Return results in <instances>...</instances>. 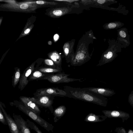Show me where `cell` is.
<instances>
[{
  "instance_id": "obj_1",
  "label": "cell",
  "mask_w": 133,
  "mask_h": 133,
  "mask_svg": "<svg viewBox=\"0 0 133 133\" xmlns=\"http://www.w3.org/2000/svg\"><path fill=\"white\" fill-rule=\"evenodd\" d=\"M69 91L71 97L86 102L106 107L108 102L105 97L85 89L84 88H72Z\"/></svg>"
},
{
  "instance_id": "obj_2",
  "label": "cell",
  "mask_w": 133,
  "mask_h": 133,
  "mask_svg": "<svg viewBox=\"0 0 133 133\" xmlns=\"http://www.w3.org/2000/svg\"><path fill=\"white\" fill-rule=\"evenodd\" d=\"M13 103V105L18 108L19 110L25 113L47 131L53 132L54 126L39 116L28 109L18 101H14Z\"/></svg>"
},
{
  "instance_id": "obj_3",
  "label": "cell",
  "mask_w": 133,
  "mask_h": 133,
  "mask_svg": "<svg viewBox=\"0 0 133 133\" xmlns=\"http://www.w3.org/2000/svg\"><path fill=\"white\" fill-rule=\"evenodd\" d=\"M5 1L7 3L3 4L2 7L12 10L22 12H34L39 6L33 3L32 0L21 2H16L13 0Z\"/></svg>"
},
{
  "instance_id": "obj_4",
  "label": "cell",
  "mask_w": 133,
  "mask_h": 133,
  "mask_svg": "<svg viewBox=\"0 0 133 133\" xmlns=\"http://www.w3.org/2000/svg\"><path fill=\"white\" fill-rule=\"evenodd\" d=\"M110 44V48L109 47L108 49L103 53L96 66H101L112 62L118 56L117 53L121 52V49H118L119 45L116 42L114 41V44H112L111 46Z\"/></svg>"
},
{
  "instance_id": "obj_5",
  "label": "cell",
  "mask_w": 133,
  "mask_h": 133,
  "mask_svg": "<svg viewBox=\"0 0 133 133\" xmlns=\"http://www.w3.org/2000/svg\"><path fill=\"white\" fill-rule=\"evenodd\" d=\"M70 75L64 73H59L56 74H47L45 76L38 79L48 80L50 82L54 83H68L75 81H78L82 82L83 78L76 79L69 78L68 77Z\"/></svg>"
},
{
  "instance_id": "obj_6",
  "label": "cell",
  "mask_w": 133,
  "mask_h": 133,
  "mask_svg": "<svg viewBox=\"0 0 133 133\" xmlns=\"http://www.w3.org/2000/svg\"><path fill=\"white\" fill-rule=\"evenodd\" d=\"M66 92L64 90L58 88H47L39 89L34 94L35 97L43 95L66 96Z\"/></svg>"
},
{
  "instance_id": "obj_7",
  "label": "cell",
  "mask_w": 133,
  "mask_h": 133,
  "mask_svg": "<svg viewBox=\"0 0 133 133\" xmlns=\"http://www.w3.org/2000/svg\"><path fill=\"white\" fill-rule=\"evenodd\" d=\"M36 62V61L32 63L25 70L21 75L18 85V89L21 91L28 84L29 81L27 78L35 69Z\"/></svg>"
},
{
  "instance_id": "obj_8",
  "label": "cell",
  "mask_w": 133,
  "mask_h": 133,
  "mask_svg": "<svg viewBox=\"0 0 133 133\" xmlns=\"http://www.w3.org/2000/svg\"><path fill=\"white\" fill-rule=\"evenodd\" d=\"M75 40L72 39L66 42L63 46V50L67 63H70L73 58L75 52L74 47L75 44Z\"/></svg>"
},
{
  "instance_id": "obj_9",
  "label": "cell",
  "mask_w": 133,
  "mask_h": 133,
  "mask_svg": "<svg viewBox=\"0 0 133 133\" xmlns=\"http://www.w3.org/2000/svg\"><path fill=\"white\" fill-rule=\"evenodd\" d=\"M102 112L107 118H121L123 123L130 117L129 113L119 110H102Z\"/></svg>"
},
{
  "instance_id": "obj_10",
  "label": "cell",
  "mask_w": 133,
  "mask_h": 133,
  "mask_svg": "<svg viewBox=\"0 0 133 133\" xmlns=\"http://www.w3.org/2000/svg\"><path fill=\"white\" fill-rule=\"evenodd\" d=\"M52 95H43L34 97V102L37 105L48 108L52 113L53 111V109L52 106L53 103L52 99L51 98Z\"/></svg>"
},
{
  "instance_id": "obj_11",
  "label": "cell",
  "mask_w": 133,
  "mask_h": 133,
  "mask_svg": "<svg viewBox=\"0 0 133 133\" xmlns=\"http://www.w3.org/2000/svg\"><path fill=\"white\" fill-rule=\"evenodd\" d=\"M19 99L25 107L39 116L41 111L37 105L34 102V97L21 96L19 97Z\"/></svg>"
},
{
  "instance_id": "obj_12",
  "label": "cell",
  "mask_w": 133,
  "mask_h": 133,
  "mask_svg": "<svg viewBox=\"0 0 133 133\" xmlns=\"http://www.w3.org/2000/svg\"><path fill=\"white\" fill-rule=\"evenodd\" d=\"M84 88L88 91L104 97H111L116 94L114 90L108 88L90 87Z\"/></svg>"
},
{
  "instance_id": "obj_13",
  "label": "cell",
  "mask_w": 133,
  "mask_h": 133,
  "mask_svg": "<svg viewBox=\"0 0 133 133\" xmlns=\"http://www.w3.org/2000/svg\"><path fill=\"white\" fill-rule=\"evenodd\" d=\"M2 103L0 102V108L1 109L8 125L11 133H22L19 129L14 120L8 114L3 108Z\"/></svg>"
},
{
  "instance_id": "obj_14",
  "label": "cell",
  "mask_w": 133,
  "mask_h": 133,
  "mask_svg": "<svg viewBox=\"0 0 133 133\" xmlns=\"http://www.w3.org/2000/svg\"><path fill=\"white\" fill-rule=\"evenodd\" d=\"M13 116L18 129L22 133H31L26 121L20 115L14 113Z\"/></svg>"
},
{
  "instance_id": "obj_15",
  "label": "cell",
  "mask_w": 133,
  "mask_h": 133,
  "mask_svg": "<svg viewBox=\"0 0 133 133\" xmlns=\"http://www.w3.org/2000/svg\"><path fill=\"white\" fill-rule=\"evenodd\" d=\"M71 10V8L69 7L55 8L50 10L47 15L53 18H59L68 14Z\"/></svg>"
},
{
  "instance_id": "obj_16",
  "label": "cell",
  "mask_w": 133,
  "mask_h": 133,
  "mask_svg": "<svg viewBox=\"0 0 133 133\" xmlns=\"http://www.w3.org/2000/svg\"><path fill=\"white\" fill-rule=\"evenodd\" d=\"M36 17L32 15L28 19L20 35L18 38L29 35L33 28L34 23L36 19Z\"/></svg>"
},
{
  "instance_id": "obj_17",
  "label": "cell",
  "mask_w": 133,
  "mask_h": 133,
  "mask_svg": "<svg viewBox=\"0 0 133 133\" xmlns=\"http://www.w3.org/2000/svg\"><path fill=\"white\" fill-rule=\"evenodd\" d=\"M107 118L105 116L96 115L90 113L86 116L84 121L90 123H96L104 121Z\"/></svg>"
},
{
  "instance_id": "obj_18",
  "label": "cell",
  "mask_w": 133,
  "mask_h": 133,
  "mask_svg": "<svg viewBox=\"0 0 133 133\" xmlns=\"http://www.w3.org/2000/svg\"><path fill=\"white\" fill-rule=\"evenodd\" d=\"M66 111V108L63 105H61L55 109L53 112L54 122L56 123L58 122L64 115Z\"/></svg>"
},
{
  "instance_id": "obj_19",
  "label": "cell",
  "mask_w": 133,
  "mask_h": 133,
  "mask_svg": "<svg viewBox=\"0 0 133 133\" xmlns=\"http://www.w3.org/2000/svg\"><path fill=\"white\" fill-rule=\"evenodd\" d=\"M48 57L57 66L61 67L62 59L60 55L56 51H54L48 54Z\"/></svg>"
},
{
  "instance_id": "obj_20",
  "label": "cell",
  "mask_w": 133,
  "mask_h": 133,
  "mask_svg": "<svg viewBox=\"0 0 133 133\" xmlns=\"http://www.w3.org/2000/svg\"><path fill=\"white\" fill-rule=\"evenodd\" d=\"M36 70L46 74L59 73L61 72L62 71V68H55L47 67H41L38 68Z\"/></svg>"
},
{
  "instance_id": "obj_21",
  "label": "cell",
  "mask_w": 133,
  "mask_h": 133,
  "mask_svg": "<svg viewBox=\"0 0 133 133\" xmlns=\"http://www.w3.org/2000/svg\"><path fill=\"white\" fill-rule=\"evenodd\" d=\"M15 71L12 76V85L15 88L19 82L21 76V70L17 67L15 68Z\"/></svg>"
},
{
  "instance_id": "obj_22",
  "label": "cell",
  "mask_w": 133,
  "mask_h": 133,
  "mask_svg": "<svg viewBox=\"0 0 133 133\" xmlns=\"http://www.w3.org/2000/svg\"><path fill=\"white\" fill-rule=\"evenodd\" d=\"M46 74L36 70H34L29 76V81H30L39 79L45 76Z\"/></svg>"
},
{
  "instance_id": "obj_23",
  "label": "cell",
  "mask_w": 133,
  "mask_h": 133,
  "mask_svg": "<svg viewBox=\"0 0 133 133\" xmlns=\"http://www.w3.org/2000/svg\"><path fill=\"white\" fill-rule=\"evenodd\" d=\"M123 25V23H122L115 22L104 24V28L105 29H116L121 27Z\"/></svg>"
},
{
  "instance_id": "obj_24",
  "label": "cell",
  "mask_w": 133,
  "mask_h": 133,
  "mask_svg": "<svg viewBox=\"0 0 133 133\" xmlns=\"http://www.w3.org/2000/svg\"><path fill=\"white\" fill-rule=\"evenodd\" d=\"M33 3H35L36 4L40 6L47 5H56L58 4L54 1L50 2L47 1L42 0H39L37 1H32Z\"/></svg>"
},
{
  "instance_id": "obj_25",
  "label": "cell",
  "mask_w": 133,
  "mask_h": 133,
  "mask_svg": "<svg viewBox=\"0 0 133 133\" xmlns=\"http://www.w3.org/2000/svg\"><path fill=\"white\" fill-rule=\"evenodd\" d=\"M28 126L31 129L35 131L37 133H42L36 125L33 122L30 121L29 119H27Z\"/></svg>"
},
{
  "instance_id": "obj_26",
  "label": "cell",
  "mask_w": 133,
  "mask_h": 133,
  "mask_svg": "<svg viewBox=\"0 0 133 133\" xmlns=\"http://www.w3.org/2000/svg\"><path fill=\"white\" fill-rule=\"evenodd\" d=\"M44 64L48 66L47 67L53 68H61L57 66L54 62L50 59H45L44 61Z\"/></svg>"
},
{
  "instance_id": "obj_27",
  "label": "cell",
  "mask_w": 133,
  "mask_h": 133,
  "mask_svg": "<svg viewBox=\"0 0 133 133\" xmlns=\"http://www.w3.org/2000/svg\"><path fill=\"white\" fill-rule=\"evenodd\" d=\"M126 29L122 28L118 30L119 35L121 37L123 38H127V31L126 30Z\"/></svg>"
},
{
  "instance_id": "obj_28",
  "label": "cell",
  "mask_w": 133,
  "mask_h": 133,
  "mask_svg": "<svg viewBox=\"0 0 133 133\" xmlns=\"http://www.w3.org/2000/svg\"><path fill=\"white\" fill-rule=\"evenodd\" d=\"M2 111L0 108V122L3 124L5 125L8 124L6 121Z\"/></svg>"
},
{
  "instance_id": "obj_29",
  "label": "cell",
  "mask_w": 133,
  "mask_h": 133,
  "mask_svg": "<svg viewBox=\"0 0 133 133\" xmlns=\"http://www.w3.org/2000/svg\"><path fill=\"white\" fill-rule=\"evenodd\" d=\"M128 102L130 105L133 107V91L131 92L129 95L128 98Z\"/></svg>"
},
{
  "instance_id": "obj_30",
  "label": "cell",
  "mask_w": 133,
  "mask_h": 133,
  "mask_svg": "<svg viewBox=\"0 0 133 133\" xmlns=\"http://www.w3.org/2000/svg\"><path fill=\"white\" fill-rule=\"evenodd\" d=\"M114 131L117 133H127L125 129L122 127L116 128Z\"/></svg>"
},
{
  "instance_id": "obj_31",
  "label": "cell",
  "mask_w": 133,
  "mask_h": 133,
  "mask_svg": "<svg viewBox=\"0 0 133 133\" xmlns=\"http://www.w3.org/2000/svg\"><path fill=\"white\" fill-rule=\"evenodd\" d=\"M52 1H54L62 2L68 3H71L75 2L78 1V0H52Z\"/></svg>"
},
{
  "instance_id": "obj_32",
  "label": "cell",
  "mask_w": 133,
  "mask_h": 133,
  "mask_svg": "<svg viewBox=\"0 0 133 133\" xmlns=\"http://www.w3.org/2000/svg\"><path fill=\"white\" fill-rule=\"evenodd\" d=\"M59 36L57 34H55L54 36V40L55 42L57 41L59 38Z\"/></svg>"
},
{
  "instance_id": "obj_33",
  "label": "cell",
  "mask_w": 133,
  "mask_h": 133,
  "mask_svg": "<svg viewBox=\"0 0 133 133\" xmlns=\"http://www.w3.org/2000/svg\"><path fill=\"white\" fill-rule=\"evenodd\" d=\"M128 133H133L132 130L131 129H129L128 130Z\"/></svg>"
},
{
  "instance_id": "obj_34",
  "label": "cell",
  "mask_w": 133,
  "mask_h": 133,
  "mask_svg": "<svg viewBox=\"0 0 133 133\" xmlns=\"http://www.w3.org/2000/svg\"><path fill=\"white\" fill-rule=\"evenodd\" d=\"M3 20V18L2 17L0 18V26L1 24V23L2 22Z\"/></svg>"
}]
</instances>
